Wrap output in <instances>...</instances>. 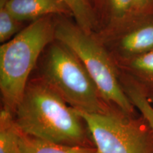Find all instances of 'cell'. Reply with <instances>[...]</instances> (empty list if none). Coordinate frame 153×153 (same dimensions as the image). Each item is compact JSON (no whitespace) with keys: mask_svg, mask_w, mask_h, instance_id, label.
I'll return each mask as SVG.
<instances>
[{"mask_svg":"<svg viewBox=\"0 0 153 153\" xmlns=\"http://www.w3.org/2000/svg\"><path fill=\"white\" fill-rule=\"evenodd\" d=\"M152 13L153 0H134V16Z\"/></svg>","mask_w":153,"mask_h":153,"instance_id":"9a60e30c","label":"cell"},{"mask_svg":"<svg viewBox=\"0 0 153 153\" xmlns=\"http://www.w3.org/2000/svg\"><path fill=\"white\" fill-rule=\"evenodd\" d=\"M103 43L111 49L116 63L139 56L153 50V13L135 15L125 26L104 36Z\"/></svg>","mask_w":153,"mask_h":153,"instance_id":"8992f818","label":"cell"},{"mask_svg":"<svg viewBox=\"0 0 153 153\" xmlns=\"http://www.w3.org/2000/svg\"><path fill=\"white\" fill-rule=\"evenodd\" d=\"M77 112L97 153H153V133L142 116L136 117L114 106L103 113Z\"/></svg>","mask_w":153,"mask_h":153,"instance_id":"5b68a950","label":"cell"},{"mask_svg":"<svg viewBox=\"0 0 153 153\" xmlns=\"http://www.w3.org/2000/svg\"><path fill=\"white\" fill-rule=\"evenodd\" d=\"M13 116L27 135L68 146L94 147L83 118L41 77L29 80Z\"/></svg>","mask_w":153,"mask_h":153,"instance_id":"6da1fadb","label":"cell"},{"mask_svg":"<svg viewBox=\"0 0 153 153\" xmlns=\"http://www.w3.org/2000/svg\"><path fill=\"white\" fill-rule=\"evenodd\" d=\"M0 153H20V131L13 114L4 108L0 112Z\"/></svg>","mask_w":153,"mask_h":153,"instance_id":"4fadbf2b","label":"cell"},{"mask_svg":"<svg viewBox=\"0 0 153 153\" xmlns=\"http://www.w3.org/2000/svg\"><path fill=\"white\" fill-rule=\"evenodd\" d=\"M2 7L22 22H33L48 16L71 15L60 0H9Z\"/></svg>","mask_w":153,"mask_h":153,"instance_id":"52a82bcc","label":"cell"},{"mask_svg":"<svg viewBox=\"0 0 153 153\" xmlns=\"http://www.w3.org/2000/svg\"><path fill=\"white\" fill-rule=\"evenodd\" d=\"M55 40L68 47L81 61L106 104L135 114V108L122 87L116 63L99 38L62 18L55 23Z\"/></svg>","mask_w":153,"mask_h":153,"instance_id":"3957f363","label":"cell"},{"mask_svg":"<svg viewBox=\"0 0 153 153\" xmlns=\"http://www.w3.org/2000/svg\"><path fill=\"white\" fill-rule=\"evenodd\" d=\"M120 71L128 74L153 98V50L139 56L116 63Z\"/></svg>","mask_w":153,"mask_h":153,"instance_id":"ba28073f","label":"cell"},{"mask_svg":"<svg viewBox=\"0 0 153 153\" xmlns=\"http://www.w3.org/2000/svg\"><path fill=\"white\" fill-rule=\"evenodd\" d=\"M88 1H89V3H90L92 6H93V4H94L95 6H97V7L99 0H88ZM93 7H94V6H93Z\"/></svg>","mask_w":153,"mask_h":153,"instance_id":"2e32d148","label":"cell"},{"mask_svg":"<svg viewBox=\"0 0 153 153\" xmlns=\"http://www.w3.org/2000/svg\"><path fill=\"white\" fill-rule=\"evenodd\" d=\"M54 16L31 22L0 47V91L4 109L12 114L26 89L29 75L43 51L55 41Z\"/></svg>","mask_w":153,"mask_h":153,"instance_id":"7a4b0ae2","label":"cell"},{"mask_svg":"<svg viewBox=\"0 0 153 153\" xmlns=\"http://www.w3.org/2000/svg\"><path fill=\"white\" fill-rule=\"evenodd\" d=\"M68 7L75 24L86 33L94 35L98 19L94 7L88 0H60Z\"/></svg>","mask_w":153,"mask_h":153,"instance_id":"7c38bea8","label":"cell"},{"mask_svg":"<svg viewBox=\"0 0 153 153\" xmlns=\"http://www.w3.org/2000/svg\"><path fill=\"white\" fill-rule=\"evenodd\" d=\"M9 0H0V7L5 5V4Z\"/></svg>","mask_w":153,"mask_h":153,"instance_id":"e0dca14e","label":"cell"},{"mask_svg":"<svg viewBox=\"0 0 153 153\" xmlns=\"http://www.w3.org/2000/svg\"><path fill=\"white\" fill-rule=\"evenodd\" d=\"M120 79L124 92L132 104L140 112L153 133V106L145 89L128 74L120 72Z\"/></svg>","mask_w":153,"mask_h":153,"instance_id":"30bf717a","label":"cell"},{"mask_svg":"<svg viewBox=\"0 0 153 153\" xmlns=\"http://www.w3.org/2000/svg\"><path fill=\"white\" fill-rule=\"evenodd\" d=\"M22 22L12 16L4 7H0V42L4 43L22 29Z\"/></svg>","mask_w":153,"mask_h":153,"instance_id":"5bb4252c","label":"cell"},{"mask_svg":"<svg viewBox=\"0 0 153 153\" xmlns=\"http://www.w3.org/2000/svg\"><path fill=\"white\" fill-rule=\"evenodd\" d=\"M97 7L106 20L104 36L120 29L134 16V0H99Z\"/></svg>","mask_w":153,"mask_h":153,"instance_id":"9c48e42d","label":"cell"},{"mask_svg":"<svg viewBox=\"0 0 153 153\" xmlns=\"http://www.w3.org/2000/svg\"><path fill=\"white\" fill-rule=\"evenodd\" d=\"M20 153H97L94 147L68 146L30 136L20 131Z\"/></svg>","mask_w":153,"mask_h":153,"instance_id":"8fae6325","label":"cell"},{"mask_svg":"<svg viewBox=\"0 0 153 153\" xmlns=\"http://www.w3.org/2000/svg\"><path fill=\"white\" fill-rule=\"evenodd\" d=\"M41 74V79L77 111L97 114L110 107L81 61L56 40L45 50Z\"/></svg>","mask_w":153,"mask_h":153,"instance_id":"277c9868","label":"cell"}]
</instances>
